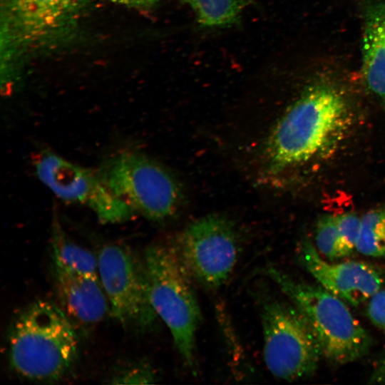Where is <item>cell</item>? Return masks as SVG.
Segmentation results:
<instances>
[{
    "instance_id": "ac0fdd59",
    "label": "cell",
    "mask_w": 385,
    "mask_h": 385,
    "mask_svg": "<svg viewBox=\"0 0 385 385\" xmlns=\"http://www.w3.org/2000/svg\"><path fill=\"white\" fill-rule=\"evenodd\" d=\"M336 221L343 254L346 257L356 250L361 227V217L354 213L346 212L336 215Z\"/></svg>"
},
{
    "instance_id": "3957f363",
    "label": "cell",
    "mask_w": 385,
    "mask_h": 385,
    "mask_svg": "<svg viewBox=\"0 0 385 385\" xmlns=\"http://www.w3.org/2000/svg\"><path fill=\"white\" fill-rule=\"evenodd\" d=\"M1 66L5 84L23 60L68 43L92 0H1Z\"/></svg>"
},
{
    "instance_id": "7c38bea8",
    "label": "cell",
    "mask_w": 385,
    "mask_h": 385,
    "mask_svg": "<svg viewBox=\"0 0 385 385\" xmlns=\"http://www.w3.org/2000/svg\"><path fill=\"white\" fill-rule=\"evenodd\" d=\"M53 276L62 309L78 323L96 324L110 311L99 276L75 272L55 263Z\"/></svg>"
},
{
    "instance_id": "52a82bcc",
    "label": "cell",
    "mask_w": 385,
    "mask_h": 385,
    "mask_svg": "<svg viewBox=\"0 0 385 385\" xmlns=\"http://www.w3.org/2000/svg\"><path fill=\"white\" fill-rule=\"evenodd\" d=\"M263 359L275 377L293 381L312 375L322 355L304 314L292 303L266 295L260 302Z\"/></svg>"
},
{
    "instance_id": "d6986e66",
    "label": "cell",
    "mask_w": 385,
    "mask_h": 385,
    "mask_svg": "<svg viewBox=\"0 0 385 385\" xmlns=\"http://www.w3.org/2000/svg\"><path fill=\"white\" fill-rule=\"evenodd\" d=\"M157 379L154 369L148 364L131 365L118 372L112 378L113 384H151Z\"/></svg>"
},
{
    "instance_id": "8992f818",
    "label": "cell",
    "mask_w": 385,
    "mask_h": 385,
    "mask_svg": "<svg viewBox=\"0 0 385 385\" xmlns=\"http://www.w3.org/2000/svg\"><path fill=\"white\" fill-rule=\"evenodd\" d=\"M110 190L133 212L163 222L173 217L182 202L175 177L162 165L133 150L108 157L97 170Z\"/></svg>"
},
{
    "instance_id": "9c48e42d",
    "label": "cell",
    "mask_w": 385,
    "mask_h": 385,
    "mask_svg": "<svg viewBox=\"0 0 385 385\" xmlns=\"http://www.w3.org/2000/svg\"><path fill=\"white\" fill-rule=\"evenodd\" d=\"M173 245L193 280L205 288L222 287L232 272L239 255L235 227L227 217L209 215L195 220Z\"/></svg>"
},
{
    "instance_id": "7402d4cb",
    "label": "cell",
    "mask_w": 385,
    "mask_h": 385,
    "mask_svg": "<svg viewBox=\"0 0 385 385\" xmlns=\"http://www.w3.org/2000/svg\"><path fill=\"white\" fill-rule=\"evenodd\" d=\"M371 381L375 383L385 384V354L378 362L373 373Z\"/></svg>"
},
{
    "instance_id": "ba28073f",
    "label": "cell",
    "mask_w": 385,
    "mask_h": 385,
    "mask_svg": "<svg viewBox=\"0 0 385 385\" xmlns=\"http://www.w3.org/2000/svg\"><path fill=\"white\" fill-rule=\"evenodd\" d=\"M97 257L99 278L113 317L127 330H153L159 318L150 302L143 258L118 244L104 245Z\"/></svg>"
},
{
    "instance_id": "e0dca14e",
    "label": "cell",
    "mask_w": 385,
    "mask_h": 385,
    "mask_svg": "<svg viewBox=\"0 0 385 385\" xmlns=\"http://www.w3.org/2000/svg\"><path fill=\"white\" fill-rule=\"evenodd\" d=\"M314 246L324 258L331 261L344 257L336 215H324L318 220L315 229Z\"/></svg>"
},
{
    "instance_id": "277c9868",
    "label": "cell",
    "mask_w": 385,
    "mask_h": 385,
    "mask_svg": "<svg viewBox=\"0 0 385 385\" xmlns=\"http://www.w3.org/2000/svg\"><path fill=\"white\" fill-rule=\"evenodd\" d=\"M152 306L168 328L183 362L196 364V335L201 312L193 279L173 242L149 245L143 256Z\"/></svg>"
},
{
    "instance_id": "5b68a950",
    "label": "cell",
    "mask_w": 385,
    "mask_h": 385,
    "mask_svg": "<svg viewBox=\"0 0 385 385\" xmlns=\"http://www.w3.org/2000/svg\"><path fill=\"white\" fill-rule=\"evenodd\" d=\"M263 272L306 317L327 361L344 365L367 353L371 338L343 299L321 286L297 280L275 267L269 265Z\"/></svg>"
},
{
    "instance_id": "4fadbf2b",
    "label": "cell",
    "mask_w": 385,
    "mask_h": 385,
    "mask_svg": "<svg viewBox=\"0 0 385 385\" xmlns=\"http://www.w3.org/2000/svg\"><path fill=\"white\" fill-rule=\"evenodd\" d=\"M361 74L367 89L385 106V1L364 12Z\"/></svg>"
},
{
    "instance_id": "9a60e30c",
    "label": "cell",
    "mask_w": 385,
    "mask_h": 385,
    "mask_svg": "<svg viewBox=\"0 0 385 385\" xmlns=\"http://www.w3.org/2000/svg\"><path fill=\"white\" fill-rule=\"evenodd\" d=\"M194 11L198 24L205 27H227L238 23L252 0H182Z\"/></svg>"
},
{
    "instance_id": "8fae6325",
    "label": "cell",
    "mask_w": 385,
    "mask_h": 385,
    "mask_svg": "<svg viewBox=\"0 0 385 385\" xmlns=\"http://www.w3.org/2000/svg\"><path fill=\"white\" fill-rule=\"evenodd\" d=\"M299 259L320 286L354 306L369 299L383 284L381 274L371 265L359 261L329 262L309 240L300 243Z\"/></svg>"
},
{
    "instance_id": "7a4b0ae2",
    "label": "cell",
    "mask_w": 385,
    "mask_h": 385,
    "mask_svg": "<svg viewBox=\"0 0 385 385\" xmlns=\"http://www.w3.org/2000/svg\"><path fill=\"white\" fill-rule=\"evenodd\" d=\"M9 359L24 379L52 382L73 367L78 339L68 316L54 303L38 299L21 310L8 332Z\"/></svg>"
},
{
    "instance_id": "ffe728a7",
    "label": "cell",
    "mask_w": 385,
    "mask_h": 385,
    "mask_svg": "<svg viewBox=\"0 0 385 385\" xmlns=\"http://www.w3.org/2000/svg\"><path fill=\"white\" fill-rule=\"evenodd\" d=\"M367 315L371 322L385 333V289H380L370 299Z\"/></svg>"
},
{
    "instance_id": "6da1fadb",
    "label": "cell",
    "mask_w": 385,
    "mask_h": 385,
    "mask_svg": "<svg viewBox=\"0 0 385 385\" xmlns=\"http://www.w3.org/2000/svg\"><path fill=\"white\" fill-rule=\"evenodd\" d=\"M351 122L348 101L336 86H309L271 130L263 151L265 170L279 175L325 159L348 134Z\"/></svg>"
},
{
    "instance_id": "30bf717a",
    "label": "cell",
    "mask_w": 385,
    "mask_h": 385,
    "mask_svg": "<svg viewBox=\"0 0 385 385\" xmlns=\"http://www.w3.org/2000/svg\"><path fill=\"white\" fill-rule=\"evenodd\" d=\"M35 170L39 180L58 197L89 208L103 223L122 222L134 214L110 190L97 171L48 151L38 157Z\"/></svg>"
},
{
    "instance_id": "5bb4252c",
    "label": "cell",
    "mask_w": 385,
    "mask_h": 385,
    "mask_svg": "<svg viewBox=\"0 0 385 385\" xmlns=\"http://www.w3.org/2000/svg\"><path fill=\"white\" fill-rule=\"evenodd\" d=\"M52 236L53 263L80 274L99 276L98 257L71 241L56 220L53 224Z\"/></svg>"
},
{
    "instance_id": "2e32d148",
    "label": "cell",
    "mask_w": 385,
    "mask_h": 385,
    "mask_svg": "<svg viewBox=\"0 0 385 385\" xmlns=\"http://www.w3.org/2000/svg\"><path fill=\"white\" fill-rule=\"evenodd\" d=\"M356 250L368 257H385V207L369 210L361 217Z\"/></svg>"
},
{
    "instance_id": "44dd1931",
    "label": "cell",
    "mask_w": 385,
    "mask_h": 385,
    "mask_svg": "<svg viewBox=\"0 0 385 385\" xmlns=\"http://www.w3.org/2000/svg\"><path fill=\"white\" fill-rule=\"evenodd\" d=\"M113 4L140 11L153 9L160 0H109Z\"/></svg>"
}]
</instances>
